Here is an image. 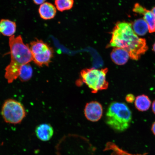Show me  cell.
Wrapping results in <instances>:
<instances>
[{
    "label": "cell",
    "mask_w": 155,
    "mask_h": 155,
    "mask_svg": "<svg viewBox=\"0 0 155 155\" xmlns=\"http://www.w3.org/2000/svg\"><path fill=\"white\" fill-rule=\"evenodd\" d=\"M46 0H33L34 2L37 5H41L45 3Z\"/></svg>",
    "instance_id": "cell-18"
},
{
    "label": "cell",
    "mask_w": 155,
    "mask_h": 155,
    "mask_svg": "<svg viewBox=\"0 0 155 155\" xmlns=\"http://www.w3.org/2000/svg\"><path fill=\"white\" fill-rule=\"evenodd\" d=\"M107 68L101 69L95 68L83 69L81 72V80L94 94L107 89L109 83L106 80Z\"/></svg>",
    "instance_id": "cell-4"
},
{
    "label": "cell",
    "mask_w": 155,
    "mask_h": 155,
    "mask_svg": "<svg viewBox=\"0 0 155 155\" xmlns=\"http://www.w3.org/2000/svg\"><path fill=\"white\" fill-rule=\"evenodd\" d=\"M108 47L125 50L130 58L135 61L140 59L148 50L146 40L139 38L132 29V25L126 22H118L116 24Z\"/></svg>",
    "instance_id": "cell-1"
},
{
    "label": "cell",
    "mask_w": 155,
    "mask_h": 155,
    "mask_svg": "<svg viewBox=\"0 0 155 155\" xmlns=\"http://www.w3.org/2000/svg\"><path fill=\"white\" fill-rule=\"evenodd\" d=\"M151 11L152 12V13H153V14H154V16H155V7H154L152 9V11Z\"/></svg>",
    "instance_id": "cell-21"
},
{
    "label": "cell",
    "mask_w": 155,
    "mask_h": 155,
    "mask_svg": "<svg viewBox=\"0 0 155 155\" xmlns=\"http://www.w3.org/2000/svg\"><path fill=\"white\" fill-rule=\"evenodd\" d=\"M103 112L102 106L100 103L91 101L86 104L84 110L85 117L89 121L96 122L101 119Z\"/></svg>",
    "instance_id": "cell-7"
},
{
    "label": "cell",
    "mask_w": 155,
    "mask_h": 155,
    "mask_svg": "<svg viewBox=\"0 0 155 155\" xmlns=\"http://www.w3.org/2000/svg\"><path fill=\"white\" fill-rule=\"evenodd\" d=\"M33 69L30 63L25 64L21 66L18 78L22 82H27L31 78Z\"/></svg>",
    "instance_id": "cell-15"
},
{
    "label": "cell",
    "mask_w": 155,
    "mask_h": 155,
    "mask_svg": "<svg viewBox=\"0 0 155 155\" xmlns=\"http://www.w3.org/2000/svg\"><path fill=\"white\" fill-rule=\"evenodd\" d=\"M153 50L155 52V43L153 45Z\"/></svg>",
    "instance_id": "cell-22"
},
{
    "label": "cell",
    "mask_w": 155,
    "mask_h": 155,
    "mask_svg": "<svg viewBox=\"0 0 155 155\" xmlns=\"http://www.w3.org/2000/svg\"><path fill=\"white\" fill-rule=\"evenodd\" d=\"M53 127L48 124H42L36 127L35 133L37 137L40 140L46 141L51 139L54 135Z\"/></svg>",
    "instance_id": "cell-9"
},
{
    "label": "cell",
    "mask_w": 155,
    "mask_h": 155,
    "mask_svg": "<svg viewBox=\"0 0 155 155\" xmlns=\"http://www.w3.org/2000/svg\"><path fill=\"white\" fill-rule=\"evenodd\" d=\"M110 56L112 61L119 65L125 64L130 58L128 52L123 48H114Z\"/></svg>",
    "instance_id": "cell-10"
},
{
    "label": "cell",
    "mask_w": 155,
    "mask_h": 155,
    "mask_svg": "<svg viewBox=\"0 0 155 155\" xmlns=\"http://www.w3.org/2000/svg\"><path fill=\"white\" fill-rule=\"evenodd\" d=\"M151 102L148 96L144 94L137 96L136 98L135 105L139 111L144 112L147 111L151 106Z\"/></svg>",
    "instance_id": "cell-13"
},
{
    "label": "cell",
    "mask_w": 155,
    "mask_h": 155,
    "mask_svg": "<svg viewBox=\"0 0 155 155\" xmlns=\"http://www.w3.org/2000/svg\"><path fill=\"white\" fill-rule=\"evenodd\" d=\"M2 115L7 123L17 124L21 123L26 117V112L24 106L14 100H8L2 108Z\"/></svg>",
    "instance_id": "cell-6"
},
{
    "label": "cell",
    "mask_w": 155,
    "mask_h": 155,
    "mask_svg": "<svg viewBox=\"0 0 155 155\" xmlns=\"http://www.w3.org/2000/svg\"><path fill=\"white\" fill-rule=\"evenodd\" d=\"M11 61L5 69V77L9 83L18 78L22 66L32 61L29 46L25 44L21 35L9 38Z\"/></svg>",
    "instance_id": "cell-2"
},
{
    "label": "cell",
    "mask_w": 155,
    "mask_h": 155,
    "mask_svg": "<svg viewBox=\"0 0 155 155\" xmlns=\"http://www.w3.org/2000/svg\"><path fill=\"white\" fill-rule=\"evenodd\" d=\"M152 130L153 133L155 135V122L153 124L152 126Z\"/></svg>",
    "instance_id": "cell-20"
},
{
    "label": "cell",
    "mask_w": 155,
    "mask_h": 155,
    "mask_svg": "<svg viewBox=\"0 0 155 155\" xmlns=\"http://www.w3.org/2000/svg\"><path fill=\"white\" fill-rule=\"evenodd\" d=\"M74 0H55V5L58 11L62 12L72 8Z\"/></svg>",
    "instance_id": "cell-16"
},
{
    "label": "cell",
    "mask_w": 155,
    "mask_h": 155,
    "mask_svg": "<svg viewBox=\"0 0 155 155\" xmlns=\"http://www.w3.org/2000/svg\"><path fill=\"white\" fill-rule=\"evenodd\" d=\"M133 11L144 15V19L148 25L149 32H155V16L152 12L148 10L139 3H136Z\"/></svg>",
    "instance_id": "cell-8"
},
{
    "label": "cell",
    "mask_w": 155,
    "mask_h": 155,
    "mask_svg": "<svg viewBox=\"0 0 155 155\" xmlns=\"http://www.w3.org/2000/svg\"><path fill=\"white\" fill-rule=\"evenodd\" d=\"M30 48L32 61L38 66H48L54 57L53 48L41 40L36 39L31 42Z\"/></svg>",
    "instance_id": "cell-5"
},
{
    "label": "cell",
    "mask_w": 155,
    "mask_h": 155,
    "mask_svg": "<svg viewBox=\"0 0 155 155\" xmlns=\"http://www.w3.org/2000/svg\"><path fill=\"white\" fill-rule=\"evenodd\" d=\"M38 12L41 18L44 20H49L55 17L57 9L53 5L48 2H45L41 5Z\"/></svg>",
    "instance_id": "cell-11"
},
{
    "label": "cell",
    "mask_w": 155,
    "mask_h": 155,
    "mask_svg": "<svg viewBox=\"0 0 155 155\" xmlns=\"http://www.w3.org/2000/svg\"><path fill=\"white\" fill-rule=\"evenodd\" d=\"M132 115L125 103L114 102L110 104L106 114V121L111 129L118 132H123L130 126Z\"/></svg>",
    "instance_id": "cell-3"
},
{
    "label": "cell",
    "mask_w": 155,
    "mask_h": 155,
    "mask_svg": "<svg viewBox=\"0 0 155 155\" xmlns=\"http://www.w3.org/2000/svg\"><path fill=\"white\" fill-rule=\"evenodd\" d=\"M152 109L153 112L155 114V100L153 102L152 105Z\"/></svg>",
    "instance_id": "cell-19"
},
{
    "label": "cell",
    "mask_w": 155,
    "mask_h": 155,
    "mask_svg": "<svg viewBox=\"0 0 155 155\" xmlns=\"http://www.w3.org/2000/svg\"><path fill=\"white\" fill-rule=\"evenodd\" d=\"M16 25L13 21L7 19L0 21V34L7 36L11 37L16 31Z\"/></svg>",
    "instance_id": "cell-12"
},
{
    "label": "cell",
    "mask_w": 155,
    "mask_h": 155,
    "mask_svg": "<svg viewBox=\"0 0 155 155\" xmlns=\"http://www.w3.org/2000/svg\"><path fill=\"white\" fill-rule=\"evenodd\" d=\"M126 101L129 103H132L135 101V97L133 94H129L126 97Z\"/></svg>",
    "instance_id": "cell-17"
},
{
    "label": "cell",
    "mask_w": 155,
    "mask_h": 155,
    "mask_svg": "<svg viewBox=\"0 0 155 155\" xmlns=\"http://www.w3.org/2000/svg\"><path fill=\"white\" fill-rule=\"evenodd\" d=\"M132 26L135 33L139 36H144L149 31L148 25L142 18L135 20L133 23Z\"/></svg>",
    "instance_id": "cell-14"
}]
</instances>
